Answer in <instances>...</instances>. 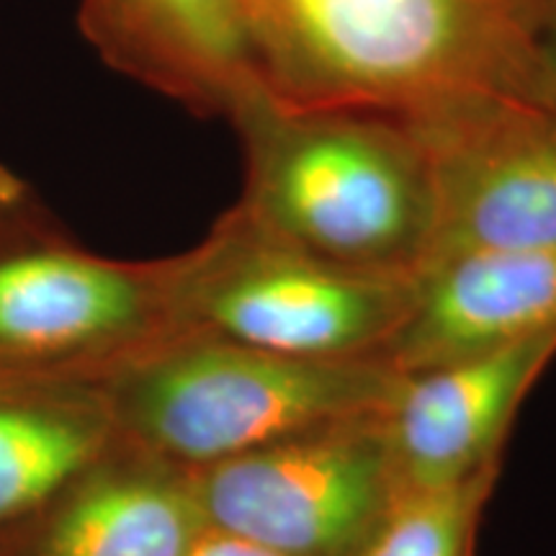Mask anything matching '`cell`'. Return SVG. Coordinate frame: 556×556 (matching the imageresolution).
<instances>
[{
    "mask_svg": "<svg viewBox=\"0 0 556 556\" xmlns=\"http://www.w3.org/2000/svg\"><path fill=\"white\" fill-rule=\"evenodd\" d=\"M539 0H250L270 99L420 114L541 83Z\"/></svg>",
    "mask_w": 556,
    "mask_h": 556,
    "instance_id": "1",
    "label": "cell"
},
{
    "mask_svg": "<svg viewBox=\"0 0 556 556\" xmlns=\"http://www.w3.org/2000/svg\"><path fill=\"white\" fill-rule=\"evenodd\" d=\"M245 180L235 206L338 266L420 276L433 238V173L405 114L302 109L266 96L242 109Z\"/></svg>",
    "mask_w": 556,
    "mask_h": 556,
    "instance_id": "2",
    "label": "cell"
},
{
    "mask_svg": "<svg viewBox=\"0 0 556 556\" xmlns=\"http://www.w3.org/2000/svg\"><path fill=\"white\" fill-rule=\"evenodd\" d=\"M400 379L387 356L294 358L173 330L96 384L116 433L199 471L330 422L384 413Z\"/></svg>",
    "mask_w": 556,
    "mask_h": 556,
    "instance_id": "3",
    "label": "cell"
},
{
    "mask_svg": "<svg viewBox=\"0 0 556 556\" xmlns=\"http://www.w3.org/2000/svg\"><path fill=\"white\" fill-rule=\"evenodd\" d=\"M176 278L178 255L93 253L29 180L0 165V387L101 379L178 330Z\"/></svg>",
    "mask_w": 556,
    "mask_h": 556,
    "instance_id": "4",
    "label": "cell"
},
{
    "mask_svg": "<svg viewBox=\"0 0 556 556\" xmlns=\"http://www.w3.org/2000/svg\"><path fill=\"white\" fill-rule=\"evenodd\" d=\"M417 276L345 268L289 245L229 206L178 253L176 325L294 358L387 356Z\"/></svg>",
    "mask_w": 556,
    "mask_h": 556,
    "instance_id": "5",
    "label": "cell"
},
{
    "mask_svg": "<svg viewBox=\"0 0 556 556\" xmlns=\"http://www.w3.org/2000/svg\"><path fill=\"white\" fill-rule=\"evenodd\" d=\"M384 413L193 471L208 531L276 556H364L402 492Z\"/></svg>",
    "mask_w": 556,
    "mask_h": 556,
    "instance_id": "6",
    "label": "cell"
},
{
    "mask_svg": "<svg viewBox=\"0 0 556 556\" xmlns=\"http://www.w3.org/2000/svg\"><path fill=\"white\" fill-rule=\"evenodd\" d=\"M405 116L433 173L426 268L469 253L556 248V90L544 78Z\"/></svg>",
    "mask_w": 556,
    "mask_h": 556,
    "instance_id": "7",
    "label": "cell"
},
{
    "mask_svg": "<svg viewBox=\"0 0 556 556\" xmlns=\"http://www.w3.org/2000/svg\"><path fill=\"white\" fill-rule=\"evenodd\" d=\"M75 21L109 70L199 119L270 96L250 0H78Z\"/></svg>",
    "mask_w": 556,
    "mask_h": 556,
    "instance_id": "8",
    "label": "cell"
},
{
    "mask_svg": "<svg viewBox=\"0 0 556 556\" xmlns=\"http://www.w3.org/2000/svg\"><path fill=\"white\" fill-rule=\"evenodd\" d=\"M556 361V332L402 371L384 413L402 490H435L503 467L531 389Z\"/></svg>",
    "mask_w": 556,
    "mask_h": 556,
    "instance_id": "9",
    "label": "cell"
},
{
    "mask_svg": "<svg viewBox=\"0 0 556 556\" xmlns=\"http://www.w3.org/2000/svg\"><path fill=\"white\" fill-rule=\"evenodd\" d=\"M197 475L116 433L45 503L0 528V556H191Z\"/></svg>",
    "mask_w": 556,
    "mask_h": 556,
    "instance_id": "10",
    "label": "cell"
},
{
    "mask_svg": "<svg viewBox=\"0 0 556 556\" xmlns=\"http://www.w3.org/2000/svg\"><path fill=\"white\" fill-rule=\"evenodd\" d=\"M556 332V248L492 250L417 276L407 323L387 348L400 371Z\"/></svg>",
    "mask_w": 556,
    "mask_h": 556,
    "instance_id": "11",
    "label": "cell"
},
{
    "mask_svg": "<svg viewBox=\"0 0 556 556\" xmlns=\"http://www.w3.org/2000/svg\"><path fill=\"white\" fill-rule=\"evenodd\" d=\"M114 435L96 381L0 387V528L45 503Z\"/></svg>",
    "mask_w": 556,
    "mask_h": 556,
    "instance_id": "12",
    "label": "cell"
},
{
    "mask_svg": "<svg viewBox=\"0 0 556 556\" xmlns=\"http://www.w3.org/2000/svg\"><path fill=\"white\" fill-rule=\"evenodd\" d=\"M503 477L490 467L435 490H402L364 556H477L486 503Z\"/></svg>",
    "mask_w": 556,
    "mask_h": 556,
    "instance_id": "13",
    "label": "cell"
},
{
    "mask_svg": "<svg viewBox=\"0 0 556 556\" xmlns=\"http://www.w3.org/2000/svg\"><path fill=\"white\" fill-rule=\"evenodd\" d=\"M533 52H536L541 78L556 90V0H539Z\"/></svg>",
    "mask_w": 556,
    "mask_h": 556,
    "instance_id": "14",
    "label": "cell"
},
{
    "mask_svg": "<svg viewBox=\"0 0 556 556\" xmlns=\"http://www.w3.org/2000/svg\"><path fill=\"white\" fill-rule=\"evenodd\" d=\"M191 556H276V554L263 552L258 546H250L245 541L225 536V533L206 531V536L199 541Z\"/></svg>",
    "mask_w": 556,
    "mask_h": 556,
    "instance_id": "15",
    "label": "cell"
}]
</instances>
